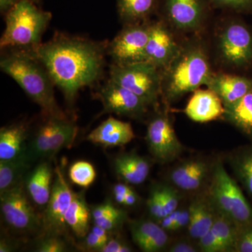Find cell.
I'll use <instances>...</instances> for the list:
<instances>
[{"mask_svg": "<svg viewBox=\"0 0 252 252\" xmlns=\"http://www.w3.org/2000/svg\"><path fill=\"white\" fill-rule=\"evenodd\" d=\"M107 46L77 36L59 34L31 50L47 69L69 104L83 88L102 77Z\"/></svg>", "mask_w": 252, "mask_h": 252, "instance_id": "cell-1", "label": "cell"}, {"mask_svg": "<svg viewBox=\"0 0 252 252\" xmlns=\"http://www.w3.org/2000/svg\"><path fill=\"white\" fill-rule=\"evenodd\" d=\"M0 68L39 106L44 117L67 118L56 102L52 78L31 51L9 49L1 56Z\"/></svg>", "mask_w": 252, "mask_h": 252, "instance_id": "cell-2", "label": "cell"}, {"mask_svg": "<svg viewBox=\"0 0 252 252\" xmlns=\"http://www.w3.org/2000/svg\"><path fill=\"white\" fill-rule=\"evenodd\" d=\"M213 74L205 44L200 39L186 41L162 70L161 96L172 103L200 86H207Z\"/></svg>", "mask_w": 252, "mask_h": 252, "instance_id": "cell-3", "label": "cell"}, {"mask_svg": "<svg viewBox=\"0 0 252 252\" xmlns=\"http://www.w3.org/2000/svg\"><path fill=\"white\" fill-rule=\"evenodd\" d=\"M5 15L6 27L0 39L1 51H31L41 44V37L52 15L36 4V0H19Z\"/></svg>", "mask_w": 252, "mask_h": 252, "instance_id": "cell-4", "label": "cell"}, {"mask_svg": "<svg viewBox=\"0 0 252 252\" xmlns=\"http://www.w3.org/2000/svg\"><path fill=\"white\" fill-rule=\"evenodd\" d=\"M215 210L240 227L252 223V208L236 182L220 162L215 164L210 189Z\"/></svg>", "mask_w": 252, "mask_h": 252, "instance_id": "cell-5", "label": "cell"}, {"mask_svg": "<svg viewBox=\"0 0 252 252\" xmlns=\"http://www.w3.org/2000/svg\"><path fill=\"white\" fill-rule=\"evenodd\" d=\"M109 79L155 106L161 95L162 71L146 61L126 64H112Z\"/></svg>", "mask_w": 252, "mask_h": 252, "instance_id": "cell-6", "label": "cell"}, {"mask_svg": "<svg viewBox=\"0 0 252 252\" xmlns=\"http://www.w3.org/2000/svg\"><path fill=\"white\" fill-rule=\"evenodd\" d=\"M77 132V126L67 117H45L27 146L25 156L31 162L53 157L61 149L71 147Z\"/></svg>", "mask_w": 252, "mask_h": 252, "instance_id": "cell-7", "label": "cell"}, {"mask_svg": "<svg viewBox=\"0 0 252 252\" xmlns=\"http://www.w3.org/2000/svg\"><path fill=\"white\" fill-rule=\"evenodd\" d=\"M217 34V49L222 62L233 67L252 63V31L243 21L229 19Z\"/></svg>", "mask_w": 252, "mask_h": 252, "instance_id": "cell-8", "label": "cell"}, {"mask_svg": "<svg viewBox=\"0 0 252 252\" xmlns=\"http://www.w3.org/2000/svg\"><path fill=\"white\" fill-rule=\"evenodd\" d=\"M152 22L129 23L107 46V54L113 64H126L142 62L150 36Z\"/></svg>", "mask_w": 252, "mask_h": 252, "instance_id": "cell-9", "label": "cell"}, {"mask_svg": "<svg viewBox=\"0 0 252 252\" xmlns=\"http://www.w3.org/2000/svg\"><path fill=\"white\" fill-rule=\"evenodd\" d=\"M211 9L210 0H160L158 8L170 28L182 32L200 31Z\"/></svg>", "mask_w": 252, "mask_h": 252, "instance_id": "cell-10", "label": "cell"}, {"mask_svg": "<svg viewBox=\"0 0 252 252\" xmlns=\"http://www.w3.org/2000/svg\"><path fill=\"white\" fill-rule=\"evenodd\" d=\"M0 195L1 215L9 226L24 232L39 228L40 221L28 200L22 182Z\"/></svg>", "mask_w": 252, "mask_h": 252, "instance_id": "cell-11", "label": "cell"}, {"mask_svg": "<svg viewBox=\"0 0 252 252\" xmlns=\"http://www.w3.org/2000/svg\"><path fill=\"white\" fill-rule=\"evenodd\" d=\"M146 140L151 153L162 163L173 160L183 149L170 119L161 113L149 122Z\"/></svg>", "mask_w": 252, "mask_h": 252, "instance_id": "cell-12", "label": "cell"}, {"mask_svg": "<svg viewBox=\"0 0 252 252\" xmlns=\"http://www.w3.org/2000/svg\"><path fill=\"white\" fill-rule=\"evenodd\" d=\"M73 195L74 193L69 188L62 170L56 166L51 197L43 218V226L47 235H60L64 233L67 226L64 216L72 202Z\"/></svg>", "mask_w": 252, "mask_h": 252, "instance_id": "cell-13", "label": "cell"}, {"mask_svg": "<svg viewBox=\"0 0 252 252\" xmlns=\"http://www.w3.org/2000/svg\"><path fill=\"white\" fill-rule=\"evenodd\" d=\"M99 99L103 105L104 114H116L131 118H140L147 112L149 106L137 94L110 79L101 88Z\"/></svg>", "mask_w": 252, "mask_h": 252, "instance_id": "cell-14", "label": "cell"}, {"mask_svg": "<svg viewBox=\"0 0 252 252\" xmlns=\"http://www.w3.org/2000/svg\"><path fill=\"white\" fill-rule=\"evenodd\" d=\"M181 48L164 20L152 22L150 36L144 51V61L160 70L171 63Z\"/></svg>", "mask_w": 252, "mask_h": 252, "instance_id": "cell-15", "label": "cell"}, {"mask_svg": "<svg viewBox=\"0 0 252 252\" xmlns=\"http://www.w3.org/2000/svg\"><path fill=\"white\" fill-rule=\"evenodd\" d=\"M225 107L221 99L211 89H197L185 109V113L195 122L206 123L223 117Z\"/></svg>", "mask_w": 252, "mask_h": 252, "instance_id": "cell-16", "label": "cell"}, {"mask_svg": "<svg viewBox=\"0 0 252 252\" xmlns=\"http://www.w3.org/2000/svg\"><path fill=\"white\" fill-rule=\"evenodd\" d=\"M130 123L110 117L91 131L86 140L103 147H122L135 138Z\"/></svg>", "mask_w": 252, "mask_h": 252, "instance_id": "cell-17", "label": "cell"}, {"mask_svg": "<svg viewBox=\"0 0 252 252\" xmlns=\"http://www.w3.org/2000/svg\"><path fill=\"white\" fill-rule=\"evenodd\" d=\"M207 87L218 94L224 107L243 98L252 89V79L234 74H212Z\"/></svg>", "mask_w": 252, "mask_h": 252, "instance_id": "cell-18", "label": "cell"}, {"mask_svg": "<svg viewBox=\"0 0 252 252\" xmlns=\"http://www.w3.org/2000/svg\"><path fill=\"white\" fill-rule=\"evenodd\" d=\"M130 230L134 243L144 252L161 251L168 242L166 230L152 220H132Z\"/></svg>", "mask_w": 252, "mask_h": 252, "instance_id": "cell-19", "label": "cell"}, {"mask_svg": "<svg viewBox=\"0 0 252 252\" xmlns=\"http://www.w3.org/2000/svg\"><path fill=\"white\" fill-rule=\"evenodd\" d=\"M114 170L126 184L139 185L144 183L150 172L151 165L147 159L137 154H124L116 158Z\"/></svg>", "mask_w": 252, "mask_h": 252, "instance_id": "cell-20", "label": "cell"}, {"mask_svg": "<svg viewBox=\"0 0 252 252\" xmlns=\"http://www.w3.org/2000/svg\"><path fill=\"white\" fill-rule=\"evenodd\" d=\"M28 135L26 123L19 122L0 130V160H9L25 155Z\"/></svg>", "mask_w": 252, "mask_h": 252, "instance_id": "cell-21", "label": "cell"}, {"mask_svg": "<svg viewBox=\"0 0 252 252\" xmlns=\"http://www.w3.org/2000/svg\"><path fill=\"white\" fill-rule=\"evenodd\" d=\"M208 172L206 162L200 160H188L175 167L170 173V178L177 188L191 191L201 187Z\"/></svg>", "mask_w": 252, "mask_h": 252, "instance_id": "cell-22", "label": "cell"}, {"mask_svg": "<svg viewBox=\"0 0 252 252\" xmlns=\"http://www.w3.org/2000/svg\"><path fill=\"white\" fill-rule=\"evenodd\" d=\"M52 170L47 162H41L28 176L27 190L34 203L39 206L47 205L51 197Z\"/></svg>", "mask_w": 252, "mask_h": 252, "instance_id": "cell-23", "label": "cell"}, {"mask_svg": "<svg viewBox=\"0 0 252 252\" xmlns=\"http://www.w3.org/2000/svg\"><path fill=\"white\" fill-rule=\"evenodd\" d=\"M189 234L194 239H200L211 229L216 210L211 202L205 200H193L189 208Z\"/></svg>", "mask_w": 252, "mask_h": 252, "instance_id": "cell-24", "label": "cell"}, {"mask_svg": "<svg viewBox=\"0 0 252 252\" xmlns=\"http://www.w3.org/2000/svg\"><path fill=\"white\" fill-rule=\"evenodd\" d=\"M118 14L125 24L145 22L157 12L160 0H116Z\"/></svg>", "mask_w": 252, "mask_h": 252, "instance_id": "cell-25", "label": "cell"}, {"mask_svg": "<svg viewBox=\"0 0 252 252\" xmlns=\"http://www.w3.org/2000/svg\"><path fill=\"white\" fill-rule=\"evenodd\" d=\"M90 211L81 193H74L72 202L64 216L66 225L79 238H85L89 233Z\"/></svg>", "mask_w": 252, "mask_h": 252, "instance_id": "cell-26", "label": "cell"}, {"mask_svg": "<svg viewBox=\"0 0 252 252\" xmlns=\"http://www.w3.org/2000/svg\"><path fill=\"white\" fill-rule=\"evenodd\" d=\"M224 107L223 117L245 135L252 137V89L238 102Z\"/></svg>", "mask_w": 252, "mask_h": 252, "instance_id": "cell-27", "label": "cell"}, {"mask_svg": "<svg viewBox=\"0 0 252 252\" xmlns=\"http://www.w3.org/2000/svg\"><path fill=\"white\" fill-rule=\"evenodd\" d=\"M31 163L25 155L12 160H0V193L22 182Z\"/></svg>", "mask_w": 252, "mask_h": 252, "instance_id": "cell-28", "label": "cell"}, {"mask_svg": "<svg viewBox=\"0 0 252 252\" xmlns=\"http://www.w3.org/2000/svg\"><path fill=\"white\" fill-rule=\"evenodd\" d=\"M212 230L221 241L226 252H235L239 227L233 220L216 210Z\"/></svg>", "mask_w": 252, "mask_h": 252, "instance_id": "cell-29", "label": "cell"}, {"mask_svg": "<svg viewBox=\"0 0 252 252\" xmlns=\"http://www.w3.org/2000/svg\"><path fill=\"white\" fill-rule=\"evenodd\" d=\"M233 167L239 181L252 196V147L245 149L233 158Z\"/></svg>", "mask_w": 252, "mask_h": 252, "instance_id": "cell-30", "label": "cell"}, {"mask_svg": "<svg viewBox=\"0 0 252 252\" xmlns=\"http://www.w3.org/2000/svg\"><path fill=\"white\" fill-rule=\"evenodd\" d=\"M69 177L73 183L83 188H88L95 180L96 172L90 162L81 160L72 164L69 168Z\"/></svg>", "mask_w": 252, "mask_h": 252, "instance_id": "cell-31", "label": "cell"}, {"mask_svg": "<svg viewBox=\"0 0 252 252\" xmlns=\"http://www.w3.org/2000/svg\"><path fill=\"white\" fill-rule=\"evenodd\" d=\"M212 8L252 14V0H210Z\"/></svg>", "mask_w": 252, "mask_h": 252, "instance_id": "cell-32", "label": "cell"}, {"mask_svg": "<svg viewBox=\"0 0 252 252\" xmlns=\"http://www.w3.org/2000/svg\"><path fill=\"white\" fill-rule=\"evenodd\" d=\"M147 207L151 216L157 221L166 216L162 203L160 187H154L152 189L147 200Z\"/></svg>", "mask_w": 252, "mask_h": 252, "instance_id": "cell-33", "label": "cell"}, {"mask_svg": "<svg viewBox=\"0 0 252 252\" xmlns=\"http://www.w3.org/2000/svg\"><path fill=\"white\" fill-rule=\"evenodd\" d=\"M67 250L66 244L59 235H46L41 239L36 248L38 252H63Z\"/></svg>", "mask_w": 252, "mask_h": 252, "instance_id": "cell-34", "label": "cell"}, {"mask_svg": "<svg viewBox=\"0 0 252 252\" xmlns=\"http://www.w3.org/2000/svg\"><path fill=\"white\" fill-rule=\"evenodd\" d=\"M199 247L204 252H226L221 241L217 238L212 228L199 239Z\"/></svg>", "mask_w": 252, "mask_h": 252, "instance_id": "cell-35", "label": "cell"}, {"mask_svg": "<svg viewBox=\"0 0 252 252\" xmlns=\"http://www.w3.org/2000/svg\"><path fill=\"white\" fill-rule=\"evenodd\" d=\"M235 252H252V223L239 228Z\"/></svg>", "mask_w": 252, "mask_h": 252, "instance_id": "cell-36", "label": "cell"}, {"mask_svg": "<svg viewBox=\"0 0 252 252\" xmlns=\"http://www.w3.org/2000/svg\"><path fill=\"white\" fill-rule=\"evenodd\" d=\"M160 189L162 203H163L164 209L167 216L169 214L177 210L180 198L175 189H172V187L163 186V187H160Z\"/></svg>", "mask_w": 252, "mask_h": 252, "instance_id": "cell-37", "label": "cell"}, {"mask_svg": "<svg viewBox=\"0 0 252 252\" xmlns=\"http://www.w3.org/2000/svg\"><path fill=\"white\" fill-rule=\"evenodd\" d=\"M125 216L124 212L117 209V210L109 214L102 220L94 222V224L102 227L107 231H111L121 225V223L124 221Z\"/></svg>", "mask_w": 252, "mask_h": 252, "instance_id": "cell-38", "label": "cell"}, {"mask_svg": "<svg viewBox=\"0 0 252 252\" xmlns=\"http://www.w3.org/2000/svg\"><path fill=\"white\" fill-rule=\"evenodd\" d=\"M132 251L130 247L126 244L119 240V239L112 238L109 239L108 241L105 245L100 252H130Z\"/></svg>", "mask_w": 252, "mask_h": 252, "instance_id": "cell-39", "label": "cell"}, {"mask_svg": "<svg viewBox=\"0 0 252 252\" xmlns=\"http://www.w3.org/2000/svg\"><path fill=\"white\" fill-rule=\"evenodd\" d=\"M117 209L109 202L101 204V205L94 207L92 211V217L94 223L97 220H102L109 214L117 210Z\"/></svg>", "mask_w": 252, "mask_h": 252, "instance_id": "cell-40", "label": "cell"}, {"mask_svg": "<svg viewBox=\"0 0 252 252\" xmlns=\"http://www.w3.org/2000/svg\"><path fill=\"white\" fill-rule=\"evenodd\" d=\"M84 244L86 248L89 250L99 252L105 245L106 242L99 238L97 235L94 234V232L91 231L86 235Z\"/></svg>", "mask_w": 252, "mask_h": 252, "instance_id": "cell-41", "label": "cell"}, {"mask_svg": "<svg viewBox=\"0 0 252 252\" xmlns=\"http://www.w3.org/2000/svg\"><path fill=\"white\" fill-rule=\"evenodd\" d=\"M180 212L181 210L177 209L175 211L169 214L167 216L164 217L161 220H159L158 223L165 230H173L174 226H175L177 217L180 215Z\"/></svg>", "mask_w": 252, "mask_h": 252, "instance_id": "cell-42", "label": "cell"}, {"mask_svg": "<svg viewBox=\"0 0 252 252\" xmlns=\"http://www.w3.org/2000/svg\"><path fill=\"white\" fill-rule=\"evenodd\" d=\"M189 223V212L188 210H181L180 215L177 217L173 230L182 229L186 226H188Z\"/></svg>", "mask_w": 252, "mask_h": 252, "instance_id": "cell-43", "label": "cell"}, {"mask_svg": "<svg viewBox=\"0 0 252 252\" xmlns=\"http://www.w3.org/2000/svg\"><path fill=\"white\" fill-rule=\"evenodd\" d=\"M169 252H195L196 249L193 245L186 242L175 243L170 248Z\"/></svg>", "mask_w": 252, "mask_h": 252, "instance_id": "cell-44", "label": "cell"}, {"mask_svg": "<svg viewBox=\"0 0 252 252\" xmlns=\"http://www.w3.org/2000/svg\"><path fill=\"white\" fill-rule=\"evenodd\" d=\"M137 201H138V195L132 189L130 192H128L125 195L124 205H126V206H132V205H135Z\"/></svg>", "mask_w": 252, "mask_h": 252, "instance_id": "cell-45", "label": "cell"}, {"mask_svg": "<svg viewBox=\"0 0 252 252\" xmlns=\"http://www.w3.org/2000/svg\"><path fill=\"white\" fill-rule=\"evenodd\" d=\"M19 0H0V11L5 14L12 8Z\"/></svg>", "mask_w": 252, "mask_h": 252, "instance_id": "cell-46", "label": "cell"}, {"mask_svg": "<svg viewBox=\"0 0 252 252\" xmlns=\"http://www.w3.org/2000/svg\"><path fill=\"white\" fill-rule=\"evenodd\" d=\"M91 231L94 232V234L97 235L99 238L103 240L107 243L109 240L108 232L107 230H104L102 227L99 226V225H94V228H92Z\"/></svg>", "mask_w": 252, "mask_h": 252, "instance_id": "cell-47", "label": "cell"}, {"mask_svg": "<svg viewBox=\"0 0 252 252\" xmlns=\"http://www.w3.org/2000/svg\"><path fill=\"white\" fill-rule=\"evenodd\" d=\"M127 185V184H117L113 187V193L122 194L126 195L132 190V189Z\"/></svg>", "mask_w": 252, "mask_h": 252, "instance_id": "cell-48", "label": "cell"}, {"mask_svg": "<svg viewBox=\"0 0 252 252\" xmlns=\"http://www.w3.org/2000/svg\"><path fill=\"white\" fill-rule=\"evenodd\" d=\"M114 198L117 203L121 204V205H124V203H125V195L114 193Z\"/></svg>", "mask_w": 252, "mask_h": 252, "instance_id": "cell-49", "label": "cell"}]
</instances>
